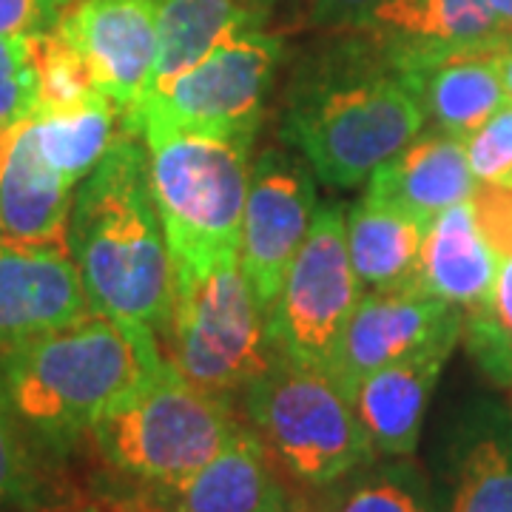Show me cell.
<instances>
[{"mask_svg": "<svg viewBox=\"0 0 512 512\" xmlns=\"http://www.w3.org/2000/svg\"><path fill=\"white\" fill-rule=\"evenodd\" d=\"M427 120L382 43L362 29L325 32L291 66L279 137L330 188H356Z\"/></svg>", "mask_w": 512, "mask_h": 512, "instance_id": "1", "label": "cell"}, {"mask_svg": "<svg viewBox=\"0 0 512 512\" xmlns=\"http://www.w3.org/2000/svg\"><path fill=\"white\" fill-rule=\"evenodd\" d=\"M165 367L157 333L89 313L66 328L0 348V393L52 470L111 407Z\"/></svg>", "mask_w": 512, "mask_h": 512, "instance_id": "2", "label": "cell"}, {"mask_svg": "<svg viewBox=\"0 0 512 512\" xmlns=\"http://www.w3.org/2000/svg\"><path fill=\"white\" fill-rule=\"evenodd\" d=\"M66 248L92 313L163 333L174 276L143 134L126 131L77 185Z\"/></svg>", "mask_w": 512, "mask_h": 512, "instance_id": "3", "label": "cell"}, {"mask_svg": "<svg viewBox=\"0 0 512 512\" xmlns=\"http://www.w3.org/2000/svg\"><path fill=\"white\" fill-rule=\"evenodd\" d=\"M143 140L171 276L185 279L239 259L256 131L154 128Z\"/></svg>", "mask_w": 512, "mask_h": 512, "instance_id": "4", "label": "cell"}, {"mask_svg": "<svg viewBox=\"0 0 512 512\" xmlns=\"http://www.w3.org/2000/svg\"><path fill=\"white\" fill-rule=\"evenodd\" d=\"M237 402L205 393L168 365L94 424L109 484L174 481L205 467L245 430Z\"/></svg>", "mask_w": 512, "mask_h": 512, "instance_id": "5", "label": "cell"}, {"mask_svg": "<svg viewBox=\"0 0 512 512\" xmlns=\"http://www.w3.org/2000/svg\"><path fill=\"white\" fill-rule=\"evenodd\" d=\"M239 410L276 467L308 490H328L379 458L342 384L282 353L239 396Z\"/></svg>", "mask_w": 512, "mask_h": 512, "instance_id": "6", "label": "cell"}, {"mask_svg": "<svg viewBox=\"0 0 512 512\" xmlns=\"http://www.w3.org/2000/svg\"><path fill=\"white\" fill-rule=\"evenodd\" d=\"M157 339L180 376L237 404L279 359L268 311L239 259L174 279L171 316Z\"/></svg>", "mask_w": 512, "mask_h": 512, "instance_id": "7", "label": "cell"}, {"mask_svg": "<svg viewBox=\"0 0 512 512\" xmlns=\"http://www.w3.org/2000/svg\"><path fill=\"white\" fill-rule=\"evenodd\" d=\"M285 37L271 26H245L148 94L137 128H208V131H256L285 66Z\"/></svg>", "mask_w": 512, "mask_h": 512, "instance_id": "8", "label": "cell"}, {"mask_svg": "<svg viewBox=\"0 0 512 512\" xmlns=\"http://www.w3.org/2000/svg\"><path fill=\"white\" fill-rule=\"evenodd\" d=\"M362 293L348 251V208L325 202L268 313L279 353L330 373Z\"/></svg>", "mask_w": 512, "mask_h": 512, "instance_id": "9", "label": "cell"}, {"mask_svg": "<svg viewBox=\"0 0 512 512\" xmlns=\"http://www.w3.org/2000/svg\"><path fill=\"white\" fill-rule=\"evenodd\" d=\"M316 208V174L311 165L288 148H262L248 177L239 265L268 313L285 271L311 231Z\"/></svg>", "mask_w": 512, "mask_h": 512, "instance_id": "10", "label": "cell"}, {"mask_svg": "<svg viewBox=\"0 0 512 512\" xmlns=\"http://www.w3.org/2000/svg\"><path fill=\"white\" fill-rule=\"evenodd\" d=\"M117 512H299L268 447L245 424L231 447L205 467L157 484H103Z\"/></svg>", "mask_w": 512, "mask_h": 512, "instance_id": "11", "label": "cell"}, {"mask_svg": "<svg viewBox=\"0 0 512 512\" xmlns=\"http://www.w3.org/2000/svg\"><path fill=\"white\" fill-rule=\"evenodd\" d=\"M55 29L123 114L126 131L140 134L137 117L157 69V0H72Z\"/></svg>", "mask_w": 512, "mask_h": 512, "instance_id": "12", "label": "cell"}, {"mask_svg": "<svg viewBox=\"0 0 512 512\" xmlns=\"http://www.w3.org/2000/svg\"><path fill=\"white\" fill-rule=\"evenodd\" d=\"M504 37L507 35L439 49H387V55L407 92L424 111L427 126L464 140L507 103V89L498 69Z\"/></svg>", "mask_w": 512, "mask_h": 512, "instance_id": "13", "label": "cell"}, {"mask_svg": "<svg viewBox=\"0 0 512 512\" xmlns=\"http://www.w3.org/2000/svg\"><path fill=\"white\" fill-rule=\"evenodd\" d=\"M433 493L439 512H512V413L493 399L464 404L444 427Z\"/></svg>", "mask_w": 512, "mask_h": 512, "instance_id": "14", "label": "cell"}, {"mask_svg": "<svg viewBox=\"0 0 512 512\" xmlns=\"http://www.w3.org/2000/svg\"><path fill=\"white\" fill-rule=\"evenodd\" d=\"M461 328L464 311L424 291L419 282L393 291H365L342 333L330 376L348 393L367 373Z\"/></svg>", "mask_w": 512, "mask_h": 512, "instance_id": "15", "label": "cell"}, {"mask_svg": "<svg viewBox=\"0 0 512 512\" xmlns=\"http://www.w3.org/2000/svg\"><path fill=\"white\" fill-rule=\"evenodd\" d=\"M89 313L66 245L0 242V348L66 328Z\"/></svg>", "mask_w": 512, "mask_h": 512, "instance_id": "16", "label": "cell"}, {"mask_svg": "<svg viewBox=\"0 0 512 512\" xmlns=\"http://www.w3.org/2000/svg\"><path fill=\"white\" fill-rule=\"evenodd\" d=\"M458 342L461 330L447 333L399 362L367 373L350 387L348 399L376 456H416L427 407Z\"/></svg>", "mask_w": 512, "mask_h": 512, "instance_id": "17", "label": "cell"}, {"mask_svg": "<svg viewBox=\"0 0 512 512\" xmlns=\"http://www.w3.org/2000/svg\"><path fill=\"white\" fill-rule=\"evenodd\" d=\"M77 185L40 157L32 114L0 140V242L66 245Z\"/></svg>", "mask_w": 512, "mask_h": 512, "instance_id": "18", "label": "cell"}, {"mask_svg": "<svg viewBox=\"0 0 512 512\" xmlns=\"http://www.w3.org/2000/svg\"><path fill=\"white\" fill-rule=\"evenodd\" d=\"M365 185L367 197L390 202L430 222L441 211L470 200L478 180L467 160L464 140L424 126L407 146L384 160Z\"/></svg>", "mask_w": 512, "mask_h": 512, "instance_id": "19", "label": "cell"}, {"mask_svg": "<svg viewBox=\"0 0 512 512\" xmlns=\"http://www.w3.org/2000/svg\"><path fill=\"white\" fill-rule=\"evenodd\" d=\"M498 265L501 259L481 234L467 200L427 222L416 282L458 311L470 313L487 302Z\"/></svg>", "mask_w": 512, "mask_h": 512, "instance_id": "20", "label": "cell"}, {"mask_svg": "<svg viewBox=\"0 0 512 512\" xmlns=\"http://www.w3.org/2000/svg\"><path fill=\"white\" fill-rule=\"evenodd\" d=\"M427 222L390 202L362 197L348 208V251L362 291H393L419 279Z\"/></svg>", "mask_w": 512, "mask_h": 512, "instance_id": "21", "label": "cell"}, {"mask_svg": "<svg viewBox=\"0 0 512 512\" xmlns=\"http://www.w3.org/2000/svg\"><path fill=\"white\" fill-rule=\"evenodd\" d=\"M362 32L390 52L467 46L504 35L487 0H376Z\"/></svg>", "mask_w": 512, "mask_h": 512, "instance_id": "22", "label": "cell"}, {"mask_svg": "<svg viewBox=\"0 0 512 512\" xmlns=\"http://www.w3.org/2000/svg\"><path fill=\"white\" fill-rule=\"evenodd\" d=\"M259 23L265 20L242 9L237 0H157V69L151 92L200 63L239 29Z\"/></svg>", "mask_w": 512, "mask_h": 512, "instance_id": "23", "label": "cell"}, {"mask_svg": "<svg viewBox=\"0 0 512 512\" xmlns=\"http://www.w3.org/2000/svg\"><path fill=\"white\" fill-rule=\"evenodd\" d=\"M32 131L40 157L60 177L80 185L126 134V123L109 97H100L69 111H35Z\"/></svg>", "mask_w": 512, "mask_h": 512, "instance_id": "24", "label": "cell"}, {"mask_svg": "<svg viewBox=\"0 0 512 512\" xmlns=\"http://www.w3.org/2000/svg\"><path fill=\"white\" fill-rule=\"evenodd\" d=\"M325 512H439V504L413 456H379L328 487Z\"/></svg>", "mask_w": 512, "mask_h": 512, "instance_id": "25", "label": "cell"}, {"mask_svg": "<svg viewBox=\"0 0 512 512\" xmlns=\"http://www.w3.org/2000/svg\"><path fill=\"white\" fill-rule=\"evenodd\" d=\"M461 342L495 387H512V254L501 259L487 302L464 313Z\"/></svg>", "mask_w": 512, "mask_h": 512, "instance_id": "26", "label": "cell"}, {"mask_svg": "<svg viewBox=\"0 0 512 512\" xmlns=\"http://www.w3.org/2000/svg\"><path fill=\"white\" fill-rule=\"evenodd\" d=\"M49 467L20 430L0 393V512H40L49 498Z\"/></svg>", "mask_w": 512, "mask_h": 512, "instance_id": "27", "label": "cell"}, {"mask_svg": "<svg viewBox=\"0 0 512 512\" xmlns=\"http://www.w3.org/2000/svg\"><path fill=\"white\" fill-rule=\"evenodd\" d=\"M106 94L97 89L83 57L60 37L57 29L37 40V109L69 111L94 103Z\"/></svg>", "mask_w": 512, "mask_h": 512, "instance_id": "28", "label": "cell"}, {"mask_svg": "<svg viewBox=\"0 0 512 512\" xmlns=\"http://www.w3.org/2000/svg\"><path fill=\"white\" fill-rule=\"evenodd\" d=\"M37 40L40 35L0 37V140L37 109Z\"/></svg>", "mask_w": 512, "mask_h": 512, "instance_id": "29", "label": "cell"}, {"mask_svg": "<svg viewBox=\"0 0 512 512\" xmlns=\"http://www.w3.org/2000/svg\"><path fill=\"white\" fill-rule=\"evenodd\" d=\"M467 160L478 183L507 185L512 180V103L507 100L476 131L464 137Z\"/></svg>", "mask_w": 512, "mask_h": 512, "instance_id": "30", "label": "cell"}, {"mask_svg": "<svg viewBox=\"0 0 512 512\" xmlns=\"http://www.w3.org/2000/svg\"><path fill=\"white\" fill-rule=\"evenodd\" d=\"M473 214H476L478 228L487 237L498 259L512 254V188L507 185L478 183L473 197Z\"/></svg>", "mask_w": 512, "mask_h": 512, "instance_id": "31", "label": "cell"}, {"mask_svg": "<svg viewBox=\"0 0 512 512\" xmlns=\"http://www.w3.org/2000/svg\"><path fill=\"white\" fill-rule=\"evenodd\" d=\"M376 0H291L296 20L316 32H348L362 29Z\"/></svg>", "mask_w": 512, "mask_h": 512, "instance_id": "32", "label": "cell"}, {"mask_svg": "<svg viewBox=\"0 0 512 512\" xmlns=\"http://www.w3.org/2000/svg\"><path fill=\"white\" fill-rule=\"evenodd\" d=\"M72 0H0V37L52 32Z\"/></svg>", "mask_w": 512, "mask_h": 512, "instance_id": "33", "label": "cell"}, {"mask_svg": "<svg viewBox=\"0 0 512 512\" xmlns=\"http://www.w3.org/2000/svg\"><path fill=\"white\" fill-rule=\"evenodd\" d=\"M242 9H248L251 15H256V18H262L265 23H271V18H274V12L279 9V6H285V3H291V0H237Z\"/></svg>", "mask_w": 512, "mask_h": 512, "instance_id": "34", "label": "cell"}, {"mask_svg": "<svg viewBox=\"0 0 512 512\" xmlns=\"http://www.w3.org/2000/svg\"><path fill=\"white\" fill-rule=\"evenodd\" d=\"M498 69H501V80H504V89H507V100L512 103V35L504 37L501 55H498Z\"/></svg>", "mask_w": 512, "mask_h": 512, "instance_id": "35", "label": "cell"}, {"mask_svg": "<svg viewBox=\"0 0 512 512\" xmlns=\"http://www.w3.org/2000/svg\"><path fill=\"white\" fill-rule=\"evenodd\" d=\"M493 9V18L504 35H512V0H487Z\"/></svg>", "mask_w": 512, "mask_h": 512, "instance_id": "36", "label": "cell"}, {"mask_svg": "<svg viewBox=\"0 0 512 512\" xmlns=\"http://www.w3.org/2000/svg\"><path fill=\"white\" fill-rule=\"evenodd\" d=\"M40 512H117L109 504H72V507H43Z\"/></svg>", "mask_w": 512, "mask_h": 512, "instance_id": "37", "label": "cell"}]
</instances>
